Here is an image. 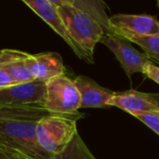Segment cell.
Instances as JSON below:
<instances>
[{"label":"cell","instance_id":"obj_2","mask_svg":"<svg viewBox=\"0 0 159 159\" xmlns=\"http://www.w3.org/2000/svg\"><path fill=\"white\" fill-rule=\"evenodd\" d=\"M61 19L77 47L80 58L94 64L96 45L106 35L101 25L87 12L73 6L57 8Z\"/></svg>","mask_w":159,"mask_h":159},{"label":"cell","instance_id":"obj_13","mask_svg":"<svg viewBox=\"0 0 159 159\" xmlns=\"http://www.w3.org/2000/svg\"><path fill=\"white\" fill-rule=\"evenodd\" d=\"M51 114L42 105L0 104V125L12 121H39Z\"/></svg>","mask_w":159,"mask_h":159},{"label":"cell","instance_id":"obj_4","mask_svg":"<svg viewBox=\"0 0 159 159\" xmlns=\"http://www.w3.org/2000/svg\"><path fill=\"white\" fill-rule=\"evenodd\" d=\"M45 109L52 114H76L81 108V96L74 81L66 75L46 82Z\"/></svg>","mask_w":159,"mask_h":159},{"label":"cell","instance_id":"obj_19","mask_svg":"<svg viewBox=\"0 0 159 159\" xmlns=\"http://www.w3.org/2000/svg\"><path fill=\"white\" fill-rule=\"evenodd\" d=\"M147 78L152 80L157 84H159V66H155L152 62L149 63L145 66L143 72H142Z\"/></svg>","mask_w":159,"mask_h":159},{"label":"cell","instance_id":"obj_20","mask_svg":"<svg viewBox=\"0 0 159 159\" xmlns=\"http://www.w3.org/2000/svg\"><path fill=\"white\" fill-rule=\"evenodd\" d=\"M49 1L53 4L54 6H56L57 8L60 7H67V6H73V3L71 0H49Z\"/></svg>","mask_w":159,"mask_h":159},{"label":"cell","instance_id":"obj_14","mask_svg":"<svg viewBox=\"0 0 159 159\" xmlns=\"http://www.w3.org/2000/svg\"><path fill=\"white\" fill-rule=\"evenodd\" d=\"M75 8L94 17L103 27L106 35H112L110 25L109 7L105 0H71Z\"/></svg>","mask_w":159,"mask_h":159},{"label":"cell","instance_id":"obj_7","mask_svg":"<svg viewBox=\"0 0 159 159\" xmlns=\"http://www.w3.org/2000/svg\"><path fill=\"white\" fill-rule=\"evenodd\" d=\"M46 99V82L35 81L0 90V104L42 105Z\"/></svg>","mask_w":159,"mask_h":159},{"label":"cell","instance_id":"obj_15","mask_svg":"<svg viewBox=\"0 0 159 159\" xmlns=\"http://www.w3.org/2000/svg\"><path fill=\"white\" fill-rule=\"evenodd\" d=\"M52 159H97L88 149L79 133H77L68 145Z\"/></svg>","mask_w":159,"mask_h":159},{"label":"cell","instance_id":"obj_16","mask_svg":"<svg viewBox=\"0 0 159 159\" xmlns=\"http://www.w3.org/2000/svg\"><path fill=\"white\" fill-rule=\"evenodd\" d=\"M117 37L127 41L136 43L151 59L159 63V35L152 36H138L132 34H120Z\"/></svg>","mask_w":159,"mask_h":159},{"label":"cell","instance_id":"obj_10","mask_svg":"<svg viewBox=\"0 0 159 159\" xmlns=\"http://www.w3.org/2000/svg\"><path fill=\"white\" fill-rule=\"evenodd\" d=\"M28 67L37 81L47 82L48 80L65 75L66 67L61 55L57 52H42L29 54Z\"/></svg>","mask_w":159,"mask_h":159},{"label":"cell","instance_id":"obj_3","mask_svg":"<svg viewBox=\"0 0 159 159\" xmlns=\"http://www.w3.org/2000/svg\"><path fill=\"white\" fill-rule=\"evenodd\" d=\"M83 115L51 114L37 122V137L39 145L51 155L61 152L78 133L77 121Z\"/></svg>","mask_w":159,"mask_h":159},{"label":"cell","instance_id":"obj_6","mask_svg":"<svg viewBox=\"0 0 159 159\" xmlns=\"http://www.w3.org/2000/svg\"><path fill=\"white\" fill-rule=\"evenodd\" d=\"M110 25L112 35L132 34L138 36L159 35V22L148 14L119 13L110 17Z\"/></svg>","mask_w":159,"mask_h":159},{"label":"cell","instance_id":"obj_22","mask_svg":"<svg viewBox=\"0 0 159 159\" xmlns=\"http://www.w3.org/2000/svg\"><path fill=\"white\" fill-rule=\"evenodd\" d=\"M0 159H11L8 155H6L5 153H3L1 151H0Z\"/></svg>","mask_w":159,"mask_h":159},{"label":"cell","instance_id":"obj_17","mask_svg":"<svg viewBox=\"0 0 159 159\" xmlns=\"http://www.w3.org/2000/svg\"><path fill=\"white\" fill-rule=\"evenodd\" d=\"M135 117L159 136V111L142 113Z\"/></svg>","mask_w":159,"mask_h":159},{"label":"cell","instance_id":"obj_23","mask_svg":"<svg viewBox=\"0 0 159 159\" xmlns=\"http://www.w3.org/2000/svg\"><path fill=\"white\" fill-rule=\"evenodd\" d=\"M156 4H157V7L159 8V0H156Z\"/></svg>","mask_w":159,"mask_h":159},{"label":"cell","instance_id":"obj_21","mask_svg":"<svg viewBox=\"0 0 159 159\" xmlns=\"http://www.w3.org/2000/svg\"><path fill=\"white\" fill-rule=\"evenodd\" d=\"M149 97L156 104V106L159 109V93H156V94H149Z\"/></svg>","mask_w":159,"mask_h":159},{"label":"cell","instance_id":"obj_24","mask_svg":"<svg viewBox=\"0 0 159 159\" xmlns=\"http://www.w3.org/2000/svg\"><path fill=\"white\" fill-rule=\"evenodd\" d=\"M1 52H2V50H0V54H1Z\"/></svg>","mask_w":159,"mask_h":159},{"label":"cell","instance_id":"obj_5","mask_svg":"<svg viewBox=\"0 0 159 159\" xmlns=\"http://www.w3.org/2000/svg\"><path fill=\"white\" fill-rule=\"evenodd\" d=\"M100 42L115 55L128 78L134 73H142L145 66L152 62L146 54L133 48L127 40L115 35H105Z\"/></svg>","mask_w":159,"mask_h":159},{"label":"cell","instance_id":"obj_12","mask_svg":"<svg viewBox=\"0 0 159 159\" xmlns=\"http://www.w3.org/2000/svg\"><path fill=\"white\" fill-rule=\"evenodd\" d=\"M29 53L17 50H2L0 54V65H2L9 72L16 85L35 81L28 64Z\"/></svg>","mask_w":159,"mask_h":159},{"label":"cell","instance_id":"obj_9","mask_svg":"<svg viewBox=\"0 0 159 159\" xmlns=\"http://www.w3.org/2000/svg\"><path fill=\"white\" fill-rule=\"evenodd\" d=\"M36 14H38L65 42L71 48L74 53L80 58V53L72 41L62 19L58 12L57 7L52 4L49 0H22Z\"/></svg>","mask_w":159,"mask_h":159},{"label":"cell","instance_id":"obj_18","mask_svg":"<svg viewBox=\"0 0 159 159\" xmlns=\"http://www.w3.org/2000/svg\"><path fill=\"white\" fill-rule=\"evenodd\" d=\"M14 85L16 84L13 82L11 75L9 74V72L2 65H0V90L7 89Z\"/></svg>","mask_w":159,"mask_h":159},{"label":"cell","instance_id":"obj_8","mask_svg":"<svg viewBox=\"0 0 159 159\" xmlns=\"http://www.w3.org/2000/svg\"><path fill=\"white\" fill-rule=\"evenodd\" d=\"M108 105L110 107L119 108L133 116L147 112L159 111L158 107L151 99L149 94L136 90L113 92V96L110 99Z\"/></svg>","mask_w":159,"mask_h":159},{"label":"cell","instance_id":"obj_1","mask_svg":"<svg viewBox=\"0 0 159 159\" xmlns=\"http://www.w3.org/2000/svg\"><path fill=\"white\" fill-rule=\"evenodd\" d=\"M38 121H12L0 125V151L11 159H52L39 143Z\"/></svg>","mask_w":159,"mask_h":159},{"label":"cell","instance_id":"obj_11","mask_svg":"<svg viewBox=\"0 0 159 159\" xmlns=\"http://www.w3.org/2000/svg\"><path fill=\"white\" fill-rule=\"evenodd\" d=\"M73 81L81 96V108H110L108 103L113 91L100 86L86 76L80 75Z\"/></svg>","mask_w":159,"mask_h":159}]
</instances>
